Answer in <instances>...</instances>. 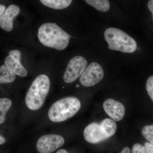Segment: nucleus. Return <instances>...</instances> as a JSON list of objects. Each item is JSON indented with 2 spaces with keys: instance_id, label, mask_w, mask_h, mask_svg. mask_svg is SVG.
<instances>
[{
  "instance_id": "ddd939ff",
  "label": "nucleus",
  "mask_w": 153,
  "mask_h": 153,
  "mask_svg": "<svg viewBox=\"0 0 153 153\" xmlns=\"http://www.w3.org/2000/svg\"><path fill=\"white\" fill-rule=\"evenodd\" d=\"M16 78V74L6 65L0 67V84L11 83Z\"/></svg>"
},
{
  "instance_id": "0eeeda50",
  "label": "nucleus",
  "mask_w": 153,
  "mask_h": 153,
  "mask_svg": "<svg viewBox=\"0 0 153 153\" xmlns=\"http://www.w3.org/2000/svg\"><path fill=\"white\" fill-rule=\"evenodd\" d=\"M104 71L101 66L96 62L91 63L79 78V82L85 87L96 85L104 77Z\"/></svg>"
},
{
  "instance_id": "f3484780",
  "label": "nucleus",
  "mask_w": 153,
  "mask_h": 153,
  "mask_svg": "<svg viewBox=\"0 0 153 153\" xmlns=\"http://www.w3.org/2000/svg\"><path fill=\"white\" fill-rule=\"evenodd\" d=\"M142 134L150 143L153 145V124L144 127L142 130Z\"/></svg>"
},
{
  "instance_id": "f03ea898",
  "label": "nucleus",
  "mask_w": 153,
  "mask_h": 153,
  "mask_svg": "<svg viewBox=\"0 0 153 153\" xmlns=\"http://www.w3.org/2000/svg\"><path fill=\"white\" fill-rule=\"evenodd\" d=\"M50 87L49 78L46 74L38 75L34 79L25 97L27 107L32 110L40 109L44 104Z\"/></svg>"
},
{
  "instance_id": "dca6fc26",
  "label": "nucleus",
  "mask_w": 153,
  "mask_h": 153,
  "mask_svg": "<svg viewBox=\"0 0 153 153\" xmlns=\"http://www.w3.org/2000/svg\"><path fill=\"white\" fill-rule=\"evenodd\" d=\"M132 153H153V145L149 143L146 142L144 145L136 143L133 146Z\"/></svg>"
},
{
  "instance_id": "9d476101",
  "label": "nucleus",
  "mask_w": 153,
  "mask_h": 153,
  "mask_svg": "<svg viewBox=\"0 0 153 153\" xmlns=\"http://www.w3.org/2000/svg\"><path fill=\"white\" fill-rule=\"evenodd\" d=\"M103 108L107 114L116 121L122 120L125 114L124 105L112 99L106 100L103 102Z\"/></svg>"
},
{
  "instance_id": "a211bd4d",
  "label": "nucleus",
  "mask_w": 153,
  "mask_h": 153,
  "mask_svg": "<svg viewBox=\"0 0 153 153\" xmlns=\"http://www.w3.org/2000/svg\"><path fill=\"white\" fill-rule=\"evenodd\" d=\"M146 88L148 94L153 102V75L150 76L147 80Z\"/></svg>"
},
{
  "instance_id": "5701e85b",
  "label": "nucleus",
  "mask_w": 153,
  "mask_h": 153,
  "mask_svg": "<svg viewBox=\"0 0 153 153\" xmlns=\"http://www.w3.org/2000/svg\"><path fill=\"white\" fill-rule=\"evenodd\" d=\"M56 153H69L66 150L61 149L58 150Z\"/></svg>"
},
{
  "instance_id": "2eb2a0df",
  "label": "nucleus",
  "mask_w": 153,
  "mask_h": 153,
  "mask_svg": "<svg viewBox=\"0 0 153 153\" xmlns=\"http://www.w3.org/2000/svg\"><path fill=\"white\" fill-rule=\"evenodd\" d=\"M12 105V101L7 98H0V124L6 119V114Z\"/></svg>"
},
{
  "instance_id": "9b49d317",
  "label": "nucleus",
  "mask_w": 153,
  "mask_h": 153,
  "mask_svg": "<svg viewBox=\"0 0 153 153\" xmlns=\"http://www.w3.org/2000/svg\"><path fill=\"white\" fill-rule=\"evenodd\" d=\"M19 6L10 5L6 9L4 13L0 16V27L7 32H10L13 28L14 18L20 12Z\"/></svg>"
},
{
  "instance_id": "aec40b11",
  "label": "nucleus",
  "mask_w": 153,
  "mask_h": 153,
  "mask_svg": "<svg viewBox=\"0 0 153 153\" xmlns=\"http://www.w3.org/2000/svg\"><path fill=\"white\" fill-rule=\"evenodd\" d=\"M6 9L5 6L4 5L0 4V16L4 13Z\"/></svg>"
},
{
  "instance_id": "f257e3e1",
  "label": "nucleus",
  "mask_w": 153,
  "mask_h": 153,
  "mask_svg": "<svg viewBox=\"0 0 153 153\" xmlns=\"http://www.w3.org/2000/svg\"><path fill=\"white\" fill-rule=\"evenodd\" d=\"M38 38L46 47L63 50L68 46L71 36L55 23H47L38 29Z\"/></svg>"
},
{
  "instance_id": "423d86ee",
  "label": "nucleus",
  "mask_w": 153,
  "mask_h": 153,
  "mask_svg": "<svg viewBox=\"0 0 153 153\" xmlns=\"http://www.w3.org/2000/svg\"><path fill=\"white\" fill-rule=\"evenodd\" d=\"M88 62L84 57L76 56L68 62L63 76V80L67 83L74 82L81 76L87 67Z\"/></svg>"
},
{
  "instance_id": "393cba45",
  "label": "nucleus",
  "mask_w": 153,
  "mask_h": 153,
  "mask_svg": "<svg viewBox=\"0 0 153 153\" xmlns=\"http://www.w3.org/2000/svg\"><path fill=\"white\" fill-rule=\"evenodd\" d=\"M139 49H140V48H137V49H138V50H139Z\"/></svg>"
},
{
  "instance_id": "4be33fe9",
  "label": "nucleus",
  "mask_w": 153,
  "mask_h": 153,
  "mask_svg": "<svg viewBox=\"0 0 153 153\" xmlns=\"http://www.w3.org/2000/svg\"><path fill=\"white\" fill-rule=\"evenodd\" d=\"M5 141L6 140L2 136L0 135V145L3 144L5 142Z\"/></svg>"
},
{
  "instance_id": "6ab92c4d",
  "label": "nucleus",
  "mask_w": 153,
  "mask_h": 153,
  "mask_svg": "<svg viewBox=\"0 0 153 153\" xmlns=\"http://www.w3.org/2000/svg\"><path fill=\"white\" fill-rule=\"evenodd\" d=\"M148 7L152 14L153 20V0L149 1L148 3Z\"/></svg>"
},
{
  "instance_id": "4468645a",
  "label": "nucleus",
  "mask_w": 153,
  "mask_h": 153,
  "mask_svg": "<svg viewBox=\"0 0 153 153\" xmlns=\"http://www.w3.org/2000/svg\"><path fill=\"white\" fill-rule=\"evenodd\" d=\"M85 2L102 12L108 11L110 6L109 1L108 0H85Z\"/></svg>"
},
{
  "instance_id": "412c9836",
  "label": "nucleus",
  "mask_w": 153,
  "mask_h": 153,
  "mask_svg": "<svg viewBox=\"0 0 153 153\" xmlns=\"http://www.w3.org/2000/svg\"><path fill=\"white\" fill-rule=\"evenodd\" d=\"M120 153H131L130 149L128 147L124 148Z\"/></svg>"
},
{
  "instance_id": "f8f14e48",
  "label": "nucleus",
  "mask_w": 153,
  "mask_h": 153,
  "mask_svg": "<svg viewBox=\"0 0 153 153\" xmlns=\"http://www.w3.org/2000/svg\"><path fill=\"white\" fill-rule=\"evenodd\" d=\"M44 6L55 10H62L68 7L71 4V0H41Z\"/></svg>"
},
{
  "instance_id": "20e7f679",
  "label": "nucleus",
  "mask_w": 153,
  "mask_h": 153,
  "mask_svg": "<svg viewBox=\"0 0 153 153\" xmlns=\"http://www.w3.org/2000/svg\"><path fill=\"white\" fill-rule=\"evenodd\" d=\"M104 37L111 50L131 53L137 49V44L134 39L120 29L108 28L105 32Z\"/></svg>"
},
{
  "instance_id": "1a4fd4ad",
  "label": "nucleus",
  "mask_w": 153,
  "mask_h": 153,
  "mask_svg": "<svg viewBox=\"0 0 153 153\" xmlns=\"http://www.w3.org/2000/svg\"><path fill=\"white\" fill-rule=\"evenodd\" d=\"M21 52L19 50H12L5 60V65L18 76L25 77L28 72L21 63Z\"/></svg>"
},
{
  "instance_id": "39448f33",
  "label": "nucleus",
  "mask_w": 153,
  "mask_h": 153,
  "mask_svg": "<svg viewBox=\"0 0 153 153\" xmlns=\"http://www.w3.org/2000/svg\"><path fill=\"white\" fill-rule=\"evenodd\" d=\"M116 130L117 125L114 121L106 118L100 123H92L88 125L84 129L83 135L88 142L97 143L113 136Z\"/></svg>"
},
{
  "instance_id": "6e6552de",
  "label": "nucleus",
  "mask_w": 153,
  "mask_h": 153,
  "mask_svg": "<svg viewBox=\"0 0 153 153\" xmlns=\"http://www.w3.org/2000/svg\"><path fill=\"white\" fill-rule=\"evenodd\" d=\"M64 143V138L59 135H44L38 139L36 148L40 153H52L63 146Z\"/></svg>"
},
{
  "instance_id": "b1692460",
  "label": "nucleus",
  "mask_w": 153,
  "mask_h": 153,
  "mask_svg": "<svg viewBox=\"0 0 153 153\" xmlns=\"http://www.w3.org/2000/svg\"><path fill=\"white\" fill-rule=\"evenodd\" d=\"M79 85H78V84H77V85H76V87L77 88L79 87Z\"/></svg>"
},
{
  "instance_id": "7ed1b4c3",
  "label": "nucleus",
  "mask_w": 153,
  "mask_h": 153,
  "mask_svg": "<svg viewBox=\"0 0 153 153\" xmlns=\"http://www.w3.org/2000/svg\"><path fill=\"white\" fill-rule=\"evenodd\" d=\"M81 108V103L74 97H64L55 102L49 108L48 117L53 122L64 121L74 116Z\"/></svg>"
}]
</instances>
